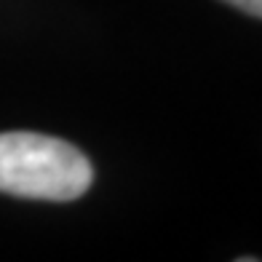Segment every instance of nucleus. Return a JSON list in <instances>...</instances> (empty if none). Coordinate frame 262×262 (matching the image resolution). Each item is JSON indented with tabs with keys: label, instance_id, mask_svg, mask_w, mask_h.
Wrapping results in <instances>:
<instances>
[{
	"label": "nucleus",
	"instance_id": "nucleus-1",
	"mask_svg": "<svg viewBox=\"0 0 262 262\" xmlns=\"http://www.w3.org/2000/svg\"><path fill=\"white\" fill-rule=\"evenodd\" d=\"M94 182L89 158L64 139L6 131L0 134V193L35 201H75Z\"/></svg>",
	"mask_w": 262,
	"mask_h": 262
},
{
	"label": "nucleus",
	"instance_id": "nucleus-2",
	"mask_svg": "<svg viewBox=\"0 0 262 262\" xmlns=\"http://www.w3.org/2000/svg\"><path fill=\"white\" fill-rule=\"evenodd\" d=\"M225 3L238 8V11H244V14H249V16L262 19V0H225Z\"/></svg>",
	"mask_w": 262,
	"mask_h": 262
}]
</instances>
